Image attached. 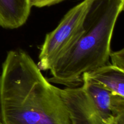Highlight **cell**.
Here are the masks:
<instances>
[{
	"instance_id": "cell-6",
	"label": "cell",
	"mask_w": 124,
	"mask_h": 124,
	"mask_svg": "<svg viewBox=\"0 0 124 124\" xmlns=\"http://www.w3.org/2000/svg\"><path fill=\"white\" fill-rule=\"evenodd\" d=\"M31 7L30 0H0V26L8 29L23 26Z\"/></svg>"
},
{
	"instance_id": "cell-10",
	"label": "cell",
	"mask_w": 124,
	"mask_h": 124,
	"mask_svg": "<svg viewBox=\"0 0 124 124\" xmlns=\"http://www.w3.org/2000/svg\"><path fill=\"white\" fill-rule=\"evenodd\" d=\"M108 124H124V113L111 118Z\"/></svg>"
},
{
	"instance_id": "cell-5",
	"label": "cell",
	"mask_w": 124,
	"mask_h": 124,
	"mask_svg": "<svg viewBox=\"0 0 124 124\" xmlns=\"http://www.w3.org/2000/svg\"><path fill=\"white\" fill-rule=\"evenodd\" d=\"M82 86L98 112L107 120L124 113V97L92 80L87 73L82 75Z\"/></svg>"
},
{
	"instance_id": "cell-9",
	"label": "cell",
	"mask_w": 124,
	"mask_h": 124,
	"mask_svg": "<svg viewBox=\"0 0 124 124\" xmlns=\"http://www.w3.org/2000/svg\"><path fill=\"white\" fill-rule=\"evenodd\" d=\"M64 0H30L31 7H44L56 4Z\"/></svg>"
},
{
	"instance_id": "cell-7",
	"label": "cell",
	"mask_w": 124,
	"mask_h": 124,
	"mask_svg": "<svg viewBox=\"0 0 124 124\" xmlns=\"http://www.w3.org/2000/svg\"><path fill=\"white\" fill-rule=\"evenodd\" d=\"M87 74L113 93L124 97V70L109 63Z\"/></svg>"
},
{
	"instance_id": "cell-1",
	"label": "cell",
	"mask_w": 124,
	"mask_h": 124,
	"mask_svg": "<svg viewBox=\"0 0 124 124\" xmlns=\"http://www.w3.org/2000/svg\"><path fill=\"white\" fill-rule=\"evenodd\" d=\"M21 49L7 52L0 74V124H71L59 93Z\"/></svg>"
},
{
	"instance_id": "cell-4",
	"label": "cell",
	"mask_w": 124,
	"mask_h": 124,
	"mask_svg": "<svg viewBox=\"0 0 124 124\" xmlns=\"http://www.w3.org/2000/svg\"><path fill=\"white\" fill-rule=\"evenodd\" d=\"M59 93L69 110L71 124H108L94 106L82 85L59 88Z\"/></svg>"
},
{
	"instance_id": "cell-3",
	"label": "cell",
	"mask_w": 124,
	"mask_h": 124,
	"mask_svg": "<svg viewBox=\"0 0 124 124\" xmlns=\"http://www.w3.org/2000/svg\"><path fill=\"white\" fill-rule=\"evenodd\" d=\"M92 2L83 0L74 6L56 28L46 35L37 64L41 70H50L74 46L83 31L85 18Z\"/></svg>"
},
{
	"instance_id": "cell-2",
	"label": "cell",
	"mask_w": 124,
	"mask_h": 124,
	"mask_svg": "<svg viewBox=\"0 0 124 124\" xmlns=\"http://www.w3.org/2000/svg\"><path fill=\"white\" fill-rule=\"evenodd\" d=\"M124 6V0H93L79 39L50 69V82L81 86L84 74L110 63L112 35Z\"/></svg>"
},
{
	"instance_id": "cell-8",
	"label": "cell",
	"mask_w": 124,
	"mask_h": 124,
	"mask_svg": "<svg viewBox=\"0 0 124 124\" xmlns=\"http://www.w3.org/2000/svg\"><path fill=\"white\" fill-rule=\"evenodd\" d=\"M111 64L113 66L124 71V49H122L118 51L112 52L110 54Z\"/></svg>"
}]
</instances>
